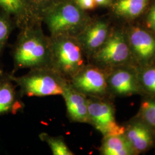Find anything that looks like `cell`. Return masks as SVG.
Wrapping results in <instances>:
<instances>
[{
	"label": "cell",
	"mask_w": 155,
	"mask_h": 155,
	"mask_svg": "<svg viewBox=\"0 0 155 155\" xmlns=\"http://www.w3.org/2000/svg\"><path fill=\"white\" fill-rule=\"evenodd\" d=\"M0 5L8 11L16 12L18 11L21 7V1L0 0Z\"/></svg>",
	"instance_id": "obj_20"
},
{
	"label": "cell",
	"mask_w": 155,
	"mask_h": 155,
	"mask_svg": "<svg viewBox=\"0 0 155 155\" xmlns=\"http://www.w3.org/2000/svg\"><path fill=\"white\" fill-rule=\"evenodd\" d=\"M148 25L150 28L155 31V16H150L148 17Z\"/></svg>",
	"instance_id": "obj_22"
},
{
	"label": "cell",
	"mask_w": 155,
	"mask_h": 155,
	"mask_svg": "<svg viewBox=\"0 0 155 155\" xmlns=\"http://www.w3.org/2000/svg\"><path fill=\"white\" fill-rule=\"evenodd\" d=\"M61 96L66 106L67 117L72 122L89 123V97L67 81Z\"/></svg>",
	"instance_id": "obj_8"
},
{
	"label": "cell",
	"mask_w": 155,
	"mask_h": 155,
	"mask_svg": "<svg viewBox=\"0 0 155 155\" xmlns=\"http://www.w3.org/2000/svg\"><path fill=\"white\" fill-rule=\"evenodd\" d=\"M142 81L147 90L155 93V68L145 71L143 74Z\"/></svg>",
	"instance_id": "obj_18"
},
{
	"label": "cell",
	"mask_w": 155,
	"mask_h": 155,
	"mask_svg": "<svg viewBox=\"0 0 155 155\" xmlns=\"http://www.w3.org/2000/svg\"><path fill=\"white\" fill-rule=\"evenodd\" d=\"M11 32V26L5 19L0 17V52L2 50Z\"/></svg>",
	"instance_id": "obj_19"
},
{
	"label": "cell",
	"mask_w": 155,
	"mask_h": 155,
	"mask_svg": "<svg viewBox=\"0 0 155 155\" xmlns=\"http://www.w3.org/2000/svg\"><path fill=\"white\" fill-rule=\"evenodd\" d=\"M150 16H155V6L152 9L150 12Z\"/></svg>",
	"instance_id": "obj_24"
},
{
	"label": "cell",
	"mask_w": 155,
	"mask_h": 155,
	"mask_svg": "<svg viewBox=\"0 0 155 155\" xmlns=\"http://www.w3.org/2000/svg\"><path fill=\"white\" fill-rule=\"evenodd\" d=\"M148 2V0H119L116 5V10L124 16H138L143 12Z\"/></svg>",
	"instance_id": "obj_15"
},
{
	"label": "cell",
	"mask_w": 155,
	"mask_h": 155,
	"mask_svg": "<svg viewBox=\"0 0 155 155\" xmlns=\"http://www.w3.org/2000/svg\"><path fill=\"white\" fill-rule=\"evenodd\" d=\"M39 138L48 144L54 155H74L75 153L67 145L63 136H51L48 133H40Z\"/></svg>",
	"instance_id": "obj_16"
},
{
	"label": "cell",
	"mask_w": 155,
	"mask_h": 155,
	"mask_svg": "<svg viewBox=\"0 0 155 155\" xmlns=\"http://www.w3.org/2000/svg\"><path fill=\"white\" fill-rule=\"evenodd\" d=\"M133 147L122 134L104 137L101 153L104 155H129L134 152Z\"/></svg>",
	"instance_id": "obj_13"
},
{
	"label": "cell",
	"mask_w": 155,
	"mask_h": 155,
	"mask_svg": "<svg viewBox=\"0 0 155 155\" xmlns=\"http://www.w3.org/2000/svg\"><path fill=\"white\" fill-rule=\"evenodd\" d=\"M107 73L95 64H86L69 82L88 97L100 98L108 91Z\"/></svg>",
	"instance_id": "obj_4"
},
{
	"label": "cell",
	"mask_w": 155,
	"mask_h": 155,
	"mask_svg": "<svg viewBox=\"0 0 155 155\" xmlns=\"http://www.w3.org/2000/svg\"><path fill=\"white\" fill-rule=\"evenodd\" d=\"M89 123L102 133L104 137L123 134L125 128L116 122L112 105L97 97H89Z\"/></svg>",
	"instance_id": "obj_5"
},
{
	"label": "cell",
	"mask_w": 155,
	"mask_h": 155,
	"mask_svg": "<svg viewBox=\"0 0 155 155\" xmlns=\"http://www.w3.org/2000/svg\"><path fill=\"white\" fill-rule=\"evenodd\" d=\"M37 1H45V0H37Z\"/></svg>",
	"instance_id": "obj_26"
},
{
	"label": "cell",
	"mask_w": 155,
	"mask_h": 155,
	"mask_svg": "<svg viewBox=\"0 0 155 155\" xmlns=\"http://www.w3.org/2000/svg\"><path fill=\"white\" fill-rule=\"evenodd\" d=\"M16 84L12 81L10 74L0 75V116L15 114L22 110L24 105L21 94L17 91Z\"/></svg>",
	"instance_id": "obj_9"
},
{
	"label": "cell",
	"mask_w": 155,
	"mask_h": 155,
	"mask_svg": "<svg viewBox=\"0 0 155 155\" xmlns=\"http://www.w3.org/2000/svg\"><path fill=\"white\" fill-rule=\"evenodd\" d=\"M127 138L133 150L137 152L145 150L152 144V137L150 130L140 124L133 125L128 129Z\"/></svg>",
	"instance_id": "obj_14"
},
{
	"label": "cell",
	"mask_w": 155,
	"mask_h": 155,
	"mask_svg": "<svg viewBox=\"0 0 155 155\" xmlns=\"http://www.w3.org/2000/svg\"><path fill=\"white\" fill-rule=\"evenodd\" d=\"M107 33L108 27L106 23L97 22L88 28L78 41L82 48L83 47L93 55L105 42Z\"/></svg>",
	"instance_id": "obj_10"
},
{
	"label": "cell",
	"mask_w": 155,
	"mask_h": 155,
	"mask_svg": "<svg viewBox=\"0 0 155 155\" xmlns=\"http://www.w3.org/2000/svg\"><path fill=\"white\" fill-rule=\"evenodd\" d=\"M53 39L51 67L69 81L86 65L83 48L73 36H58Z\"/></svg>",
	"instance_id": "obj_3"
},
{
	"label": "cell",
	"mask_w": 155,
	"mask_h": 155,
	"mask_svg": "<svg viewBox=\"0 0 155 155\" xmlns=\"http://www.w3.org/2000/svg\"><path fill=\"white\" fill-rule=\"evenodd\" d=\"M144 119L150 125L155 127V101H145L141 106Z\"/></svg>",
	"instance_id": "obj_17"
},
{
	"label": "cell",
	"mask_w": 155,
	"mask_h": 155,
	"mask_svg": "<svg viewBox=\"0 0 155 155\" xmlns=\"http://www.w3.org/2000/svg\"><path fill=\"white\" fill-rule=\"evenodd\" d=\"M130 41L136 54L143 60H148L155 54V39L150 33L139 28L133 29Z\"/></svg>",
	"instance_id": "obj_11"
},
{
	"label": "cell",
	"mask_w": 155,
	"mask_h": 155,
	"mask_svg": "<svg viewBox=\"0 0 155 155\" xmlns=\"http://www.w3.org/2000/svg\"><path fill=\"white\" fill-rule=\"evenodd\" d=\"M129 50L121 33H117L109 39L93 55L95 65L106 70L125 61Z\"/></svg>",
	"instance_id": "obj_6"
},
{
	"label": "cell",
	"mask_w": 155,
	"mask_h": 155,
	"mask_svg": "<svg viewBox=\"0 0 155 155\" xmlns=\"http://www.w3.org/2000/svg\"><path fill=\"white\" fill-rule=\"evenodd\" d=\"M95 3L100 5H103L106 4L108 0H94Z\"/></svg>",
	"instance_id": "obj_23"
},
{
	"label": "cell",
	"mask_w": 155,
	"mask_h": 155,
	"mask_svg": "<svg viewBox=\"0 0 155 155\" xmlns=\"http://www.w3.org/2000/svg\"><path fill=\"white\" fill-rule=\"evenodd\" d=\"M108 89L118 94L128 95L136 91V86L133 75L124 70H117L107 76Z\"/></svg>",
	"instance_id": "obj_12"
},
{
	"label": "cell",
	"mask_w": 155,
	"mask_h": 155,
	"mask_svg": "<svg viewBox=\"0 0 155 155\" xmlns=\"http://www.w3.org/2000/svg\"><path fill=\"white\" fill-rule=\"evenodd\" d=\"M13 60V72L24 68L51 67V42L39 32H26L17 45Z\"/></svg>",
	"instance_id": "obj_2"
},
{
	"label": "cell",
	"mask_w": 155,
	"mask_h": 155,
	"mask_svg": "<svg viewBox=\"0 0 155 155\" xmlns=\"http://www.w3.org/2000/svg\"><path fill=\"white\" fill-rule=\"evenodd\" d=\"M82 17L77 8L71 4L63 6L48 18V25L53 37L71 36L77 31Z\"/></svg>",
	"instance_id": "obj_7"
},
{
	"label": "cell",
	"mask_w": 155,
	"mask_h": 155,
	"mask_svg": "<svg viewBox=\"0 0 155 155\" xmlns=\"http://www.w3.org/2000/svg\"><path fill=\"white\" fill-rule=\"evenodd\" d=\"M4 73V72H3V71H2V70L0 68V75H1L2 74H3Z\"/></svg>",
	"instance_id": "obj_25"
},
{
	"label": "cell",
	"mask_w": 155,
	"mask_h": 155,
	"mask_svg": "<svg viewBox=\"0 0 155 155\" xmlns=\"http://www.w3.org/2000/svg\"><path fill=\"white\" fill-rule=\"evenodd\" d=\"M21 96L46 97L61 95L66 79L51 67L31 69L26 74L16 77L10 74Z\"/></svg>",
	"instance_id": "obj_1"
},
{
	"label": "cell",
	"mask_w": 155,
	"mask_h": 155,
	"mask_svg": "<svg viewBox=\"0 0 155 155\" xmlns=\"http://www.w3.org/2000/svg\"><path fill=\"white\" fill-rule=\"evenodd\" d=\"M79 5L84 9H91L95 7L96 3L94 0H77Z\"/></svg>",
	"instance_id": "obj_21"
}]
</instances>
